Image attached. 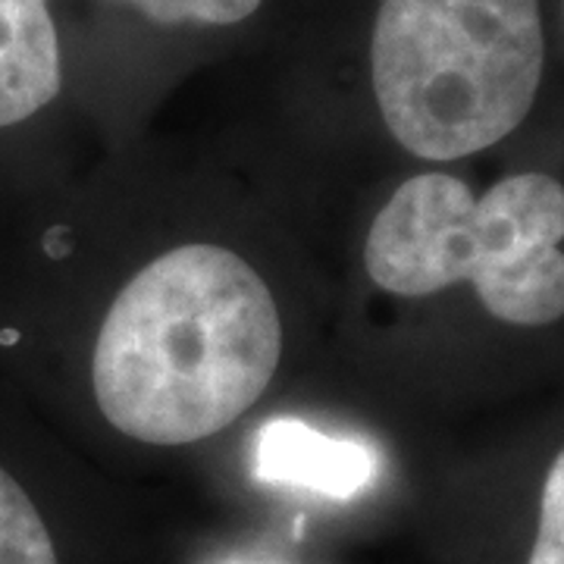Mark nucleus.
I'll return each mask as SVG.
<instances>
[{
	"label": "nucleus",
	"mask_w": 564,
	"mask_h": 564,
	"mask_svg": "<svg viewBox=\"0 0 564 564\" xmlns=\"http://www.w3.org/2000/svg\"><path fill=\"white\" fill-rule=\"evenodd\" d=\"M79 452L0 389V564H91Z\"/></svg>",
	"instance_id": "5"
},
{
	"label": "nucleus",
	"mask_w": 564,
	"mask_h": 564,
	"mask_svg": "<svg viewBox=\"0 0 564 564\" xmlns=\"http://www.w3.org/2000/svg\"><path fill=\"white\" fill-rule=\"evenodd\" d=\"M161 35H217L254 22L267 0H98Z\"/></svg>",
	"instance_id": "6"
},
{
	"label": "nucleus",
	"mask_w": 564,
	"mask_h": 564,
	"mask_svg": "<svg viewBox=\"0 0 564 564\" xmlns=\"http://www.w3.org/2000/svg\"><path fill=\"white\" fill-rule=\"evenodd\" d=\"M336 207L280 158L139 144L0 198V389L76 452L236 440L321 367Z\"/></svg>",
	"instance_id": "1"
},
{
	"label": "nucleus",
	"mask_w": 564,
	"mask_h": 564,
	"mask_svg": "<svg viewBox=\"0 0 564 564\" xmlns=\"http://www.w3.org/2000/svg\"><path fill=\"white\" fill-rule=\"evenodd\" d=\"M226 564H254V562H226Z\"/></svg>",
	"instance_id": "8"
},
{
	"label": "nucleus",
	"mask_w": 564,
	"mask_h": 564,
	"mask_svg": "<svg viewBox=\"0 0 564 564\" xmlns=\"http://www.w3.org/2000/svg\"><path fill=\"white\" fill-rule=\"evenodd\" d=\"M69 57L54 0H0V198L82 161L63 132Z\"/></svg>",
	"instance_id": "4"
},
{
	"label": "nucleus",
	"mask_w": 564,
	"mask_h": 564,
	"mask_svg": "<svg viewBox=\"0 0 564 564\" xmlns=\"http://www.w3.org/2000/svg\"><path fill=\"white\" fill-rule=\"evenodd\" d=\"M564 323V182L514 170L486 188L452 166L351 188L333 226V307L317 367L373 414L436 386L464 326L540 336Z\"/></svg>",
	"instance_id": "2"
},
{
	"label": "nucleus",
	"mask_w": 564,
	"mask_h": 564,
	"mask_svg": "<svg viewBox=\"0 0 564 564\" xmlns=\"http://www.w3.org/2000/svg\"><path fill=\"white\" fill-rule=\"evenodd\" d=\"M562 13H564V0H562Z\"/></svg>",
	"instance_id": "9"
},
{
	"label": "nucleus",
	"mask_w": 564,
	"mask_h": 564,
	"mask_svg": "<svg viewBox=\"0 0 564 564\" xmlns=\"http://www.w3.org/2000/svg\"><path fill=\"white\" fill-rule=\"evenodd\" d=\"M545 76L540 0H377L367 35L373 141L408 166H452L508 141Z\"/></svg>",
	"instance_id": "3"
},
{
	"label": "nucleus",
	"mask_w": 564,
	"mask_h": 564,
	"mask_svg": "<svg viewBox=\"0 0 564 564\" xmlns=\"http://www.w3.org/2000/svg\"><path fill=\"white\" fill-rule=\"evenodd\" d=\"M524 564H564V443L552 452L540 480L536 527Z\"/></svg>",
	"instance_id": "7"
}]
</instances>
